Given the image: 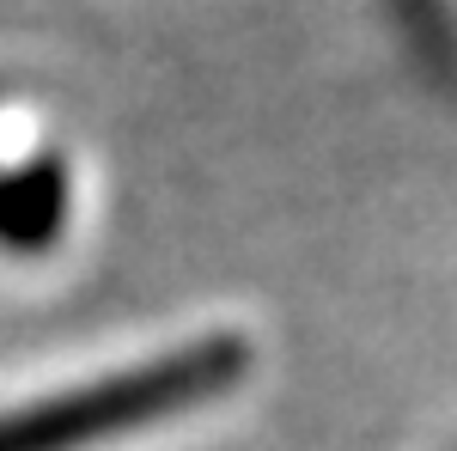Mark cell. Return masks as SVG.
Instances as JSON below:
<instances>
[{"mask_svg":"<svg viewBox=\"0 0 457 451\" xmlns=\"http://www.w3.org/2000/svg\"><path fill=\"white\" fill-rule=\"evenodd\" d=\"M250 372L245 336H202V342L165 347L153 360L116 366L92 384L49 390L37 403L0 409V451H98L153 421L189 415L213 397H226Z\"/></svg>","mask_w":457,"mask_h":451,"instance_id":"6da1fadb","label":"cell"}]
</instances>
